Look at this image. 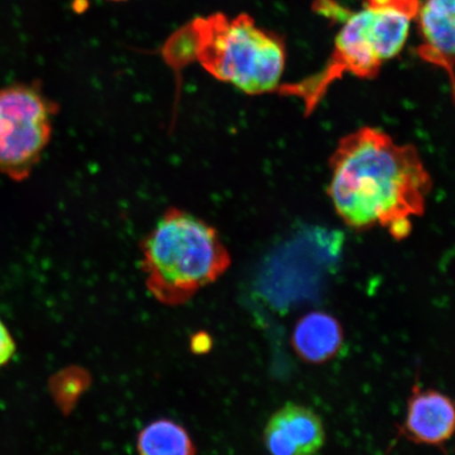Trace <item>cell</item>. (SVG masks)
<instances>
[{"label":"cell","mask_w":455,"mask_h":455,"mask_svg":"<svg viewBox=\"0 0 455 455\" xmlns=\"http://www.w3.org/2000/svg\"><path fill=\"white\" fill-rule=\"evenodd\" d=\"M328 196L347 226L388 229L396 241L423 215L432 180L413 145L397 144L382 130L363 127L339 141L330 157Z\"/></svg>","instance_id":"6da1fadb"},{"label":"cell","mask_w":455,"mask_h":455,"mask_svg":"<svg viewBox=\"0 0 455 455\" xmlns=\"http://www.w3.org/2000/svg\"><path fill=\"white\" fill-rule=\"evenodd\" d=\"M169 62L195 60L219 81L243 92H276L286 66V45L276 33L259 27L242 13L197 17L172 34L164 45Z\"/></svg>","instance_id":"7a4b0ae2"},{"label":"cell","mask_w":455,"mask_h":455,"mask_svg":"<svg viewBox=\"0 0 455 455\" xmlns=\"http://www.w3.org/2000/svg\"><path fill=\"white\" fill-rule=\"evenodd\" d=\"M146 286L159 303L184 305L229 269L218 231L180 209H170L141 243Z\"/></svg>","instance_id":"3957f363"},{"label":"cell","mask_w":455,"mask_h":455,"mask_svg":"<svg viewBox=\"0 0 455 455\" xmlns=\"http://www.w3.org/2000/svg\"><path fill=\"white\" fill-rule=\"evenodd\" d=\"M412 17L403 11L369 8L352 12L341 27L326 65L313 76L281 84L277 93L303 102L306 116L315 111L330 85L345 76L372 79L387 61L405 47Z\"/></svg>","instance_id":"277c9868"},{"label":"cell","mask_w":455,"mask_h":455,"mask_svg":"<svg viewBox=\"0 0 455 455\" xmlns=\"http://www.w3.org/2000/svg\"><path fill=\"white\" fill-rule=\"evenodd\" d=\"M55 112L34 85L0 89V172L16 181L30 176L52 135Z\"/></svg>","instance_id":"5b68a950"},{"label":"cell","mask_w":455,"mask_h":455,"mask_svg":"<svg viewBox=\"0 0 455 455\" xmlns=\"http://www.w3.org/2000/svg\"><path fill=\"white\" fill-rule=\"evenodd\" d=\"M263 437L272 454H313L325 445L326 431L322 419L312 409L288 403L272 415Z\"/></svg>","instance_id":"8992f818"},{"label":"cell","mask_w":455,"mask_h":455,"mask_svg":"<svg viewBox=\"0 0 455 455\" xmlns=\"http://www.w3.org/2000/svg\"><path fill=\"white\" fill-rule=\"evenodd\" d=\"M419 59L447 74L455 100V0H419Z\"/></svg>","instance_id":"52a82bcc"},{"label":"cell","mask_w":455,"mask_h":455,"mask_svg":"<svg viewBox=\"0 0 455 455\" xmlns=\"http://www.w3.org/2000/svg\"><path fill=\"white\" fill-rule=\"evenodd\" d=\"M401 431L413 443L443 446L455 435V401L441 391L414 386Z\"/></svg>","instance_id":"ba28073f"},{"label":"cell","mask_w":455,"mask_h":455,"mask_svg":"<svg viewBox=\"0 0 455 455\" xmlns=\"http://www.w3.org/2000/svg\"><path fill=\"white\" fill-rule=\"evenodd\" d=\"M344 345V330L326 312L315 311L299 318L292 333V346L301 360L310 363L331 361Z\"/></svg>","instance_id":"9c48e42d"},{"label":"cell","mask_w":455,"mask_h":455,"mask_svg":"<svg viewBox=\"0 0 455 455\" xmlns=\"http://www.w3.org/2000/svg\"><path fill=\"white\" fill-rule=\"evenodd\" d=\"M138 451L144 455H190L196 453V446L184 427L158 419L140 431Z\"/></svg>","instance_id":"30bf717a"},{"label":"cell","mask_w":455,"mask_h":455,"mask_svg":"<svg viewBox=\"0 0 455 455\" xmlns=\"http://www.w3.org/2000/svg\"><path fill=\"white\" fill-rule=\"evenodd\" d=\"M313 10L333 22H344L352 12L341 5L338 0H315Z\"/></svg>","instance_id":"8fae6325"},{"label":"cell","mask_w":455,"mask_h":455,"mask_svg":"<svg viewBox=\"0 0 455 455\" xmlns=\"http://www.w3.org/2000/svg\"><path fill=\"white\" fill-rule=\"evenodd\" d=\"M363 4L369 8H395L411 15L412 19L417 17L419 8V0H363Z\"/></svg>","instance_id":"7c38bea8"},{"label":"cell","mask_w":455,"mask_h":455,"mask_svg":"<svg viewBox=\"0 0 455 455\" xmlns=\"http://www.w3.org/2000/svg\"><path fill=\"white\" fill-rule=\"evenodd\" d=\"M15 352V343L7 327L0 321V367L7 363Z\"/></svg>","instance_id":"4fadbf2b"},{"label":"cell","mask_w":455,"mask_h":455,"mask_svg":"<svg viewBox=\"0 0 455 455\" xmlns=\"http://www.w3.org/2000/svg\"><path fill=\"white\" fill-rule=\"evenodd\" d=\"M195 339L198 340L199 343L196 340H192L191 346L193 348V351L195 352H204L210 348V339L209 337H204V334L196 335Z\"/></svg>","instance_id":"5bb4252c"},{"label":"cell","mask_w":455,"mask_h":455,"mask_svg":"<svg viewBox=\"0 0 455 455\" xmlns=\"http://www.w3.org/2000/svg\"><path fill=\"white\" fill-rule=\"evenodd\" d=\"M109 2L122 3V2H127V0H109Z\"/></svg>","instance_id":"9a60e30c"}]
</instances>
